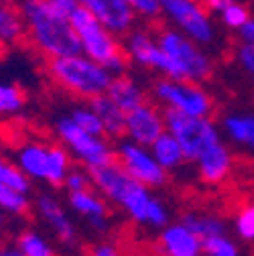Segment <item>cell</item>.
<instances>
[{"mask_svg":"<svg viewBox=\"0 0 254 256\" xmlns=\"http://www.w3.org/2000/svg\"><path fill=\"white\" fill-rule=\"evenodd\" d=\"M41 68L57 92L68 94L74 100L92 102L108 90V76L90 61L72 55H49L41 61Z\"/></svg>","mask_w":254,"mask_h":256,"instance_id":"1","label":"cell"},{"mask_svg":"<svg viewBox=\"0 0 254 256\" xmlns=\"http://www.w3.org/2000/svg\"><path fill=\"white\" fill-rule=\"evenodd\" d=\"M72 24L76 26L78 35L82 37V43L86 45V51L90 57L106 68H128L130 66V53L126 51L108 30L100 26L98 16L94 14L88 6L78 4L72 12Z\"/></svg>","mask_w":254,"mask_h":256,"instance_id":"2","label":"cell"},{"mask_svg":"<svg viewBox=\"0 0 254 256\" xmlns=\"http://www.w3.org/2000/svg\"><path fill=\"white\" fill-rule=\"evenodd\" d=\"M144 33H148L150 37H156L158 43L163 45V49L181 63L183 70L187 72V76L192 80H210L212 68H210L208 59L189 41L181 39L177 33L169 30V26L161 14L148 16V20L144 24Z\"/></svg>","mask_w":254,"mask_h":256,"instance_id":"3","label":"cell"},{"mask_svg":"<svg viewBox=\"0 0 254 256\" xmlns=\"http://www.w3.org/2000/svg\"><path fill=\"white\" fill-rule=\"evenodd\" d=\"M165 118L171 126V130L175 132V138L179 140L183 154L187 158H200L208 148L218 144L216 132L202 118L185 114L175 106L165 112Z\"/></svg>","mask_w":254,"mask_h":256,"instance_id":"4","label":"cell"},{"mask_svg":"<svg viewBox=\"0 0 254 256\" xmlns=\"http://www.w3.org/2000/svg\"><path fill=\"white\" fill-rule=\"evenodd\" d=\"M158 94L167 98L171 102V106L179 108L185 114H192V116H202L210 110V98L198 88L196 80L187 78V80H179L177 84L171 82H158L156 84Z\"/></svg>","mask_w":254,"mask_h":256,"instance_id":"5","label":"cell"},{"mask_svg":"<svg viewBox=\"0 0 254 256\" xmlns=\"http://www.w3.org/2000/svg\"><path fill=\"white\" fill-rule=\"evenodd\" d=\"M158 2H161L169 10V14L198 41L208 43L212 39V28H210L208 16L200 8L198 0H158Z\"/></svg>","mask_w":254,"mask_h":256,"instance_id":"6","label":"cell"},{"mask_svg":"<svg viewBox=\"0 0 254 256\" xmlns=\"http://www.w3.org/2000/svg\"><path fill=\"white\" fill-rule=\"evenodd\" d=\"M132 53L136 55V59L140 63H144V66H152V68H161L163 72H167L177 82L189 78L181 63L175 57H171L163 47L156 49L152 45V37L148 33H144V30L142 33L132 35Z\"/></svg>","mask_w":254,"mask_h":256,"instance_id":"7","label":"cell"},{"mask_svg":"<svg viewBox=\"0 0 254 256\" xmlns=\"http://www.w3.org/2000/svg\"><path fill=\"white\" fill-rule=\"evenodd\" d=\"M114 33H128L134 22V10L126 0H80Z\"/></svg>","mask_w":254,"mask_h":256,"instance_id":"8","label":"cell"},{"mask_svg":"<svg viewBox=\"0 0 254 256\" xmlns=\"http://www.w3.org/2000/svg\"><path fill=\"white\" fill-rule=\"evenodd\" d=\"M158 108L154 104H150V100L146 98L138 108H134L128 114V126L130 132L136 136V140L140 142H156L158 136L163 132V120L156 112Z\"/></svg>","mask_w":254,"mask_h":256,"instance_id":"9","label":"cell"},{"mask_svg":"<svg viewBox=\"0 0 254 256\" xmlns=\"http://www.w3.org/2000/svg\"><path fill=\"white\" fill-rule=\"evenodd\" d=\"M59 130H61V134L66 136L90 163H94V165H108V163H112V152H106L104 150V146L98 142V140H94V138H90V132H86L82 126H78L76 122H70V120H66V122H61V126H59Z\"/></svg>","mask_w":254,"mask_h":256,"instance_id":"10","label":"cell"},{"mask_svg":"<svg viewBox=\"0 0 254 256\" xmlns=\"http://www.w3.org/2000/svg\"><path fill=\"white\" fill-rule=\"evenodd\" d=\"M122 161H124V169L136 181H142L146 185H156L163 181V171L158 169V165H154L146 154H142L132 146H126L122 150Z\"/></svg>","mask_w":254,"mask_h":256,"instance_id":"11","label":"cell"},{"mask_svg":"<svg viewBox=\"0 0 254 256\" xmlns=\"http://www.w3.org/2000/svg\"><path fill=\"white\" fill-rule=\"evenodd\" d=\"M90 104H92L94 110L102 116L104 126H106L108 132H112L118 138H124L126 134L130 132L128 118H126V114L108 98V96H98V98H94Z\"/></svg>","mask_w":254,"mask_h":256,"instance_id":"12","label":"cell"},{"mask_svg":"<svg viewBox=\"0 0 254 256\" xmlns=\"http://www.w3.org/2000/svg\"><path fill=\"white\" fill-rule=\"evenodd\" d=\"M108 98L126 114V118H128V114L146 100V96H142L134 88V84H132L130 78L120 76L118 80L110 82V86H108Z\"/></svg>","mask_w":254,"mask_h":256,"instance_id":"13","label":"cell"},{"mask_svg":"<svg viewBox=\"0 0 254 256\" xmlns=\"http://www.w3.org/2000/svg\"><path fill=\"white\" fill-rule=\"evenodd\" d=\"M200 158H202V175L210 183H218L220 179H224V175L230 169V158L226 150L218 144L208 148Z\"/></svg>","mask_w":254,"mask_h":256,"instance_id":"14","label":"cell"},{"mask_svg":"<svg viewBox=\"0 0 254 256\" xmlns=\"http://www.w3.org/2000/svg\"><path fill=\"white\" fill-rule=\"evenodd\" d=\"M163 244L171 256H196L198 252V236L187 228H173L163 236Z\"/></svg>","mask_w":254,"mask_h":256,"instance_id":"15","label":"cell"},{"mask_svg":"<svg viewBox=\"0 0 254 256\" xmlns=\"http://www.w3.org/2000/svg\"><path fill=\"white\" fill-rule=\"evenodd\" d=\"M49 163H51L49 152H45V150L39 148V146L26 148V150L22 152V165L26 167V171H30L33 175L47 177V173H49Z\"/></svg>","mask_w":254,"mask_h":256,"instance_id":"16","label":"cell"},{"mask_svg":"<svg viewBox=\"0 0 254 256\" xmlns=\"http://www.w3.org/2000/svg\"><path fill=\"white\" fill-rule=\"evenodd\" d=\"M154 152H156V158L163 165H175L181 158V154H183V148H181L177 138L158 136V140L154 142Z\"/></svg>","mask_w":254,"mask_h":256,"instance_id":"17","label":"cell"},{"mask_svg":"<svg viewBox=\"0 0 254 256\" xmlns=\"http://www.w3.org/2000/svg\"><path fill=\"white\" fill-rule=\"evenodd\" d=\"M26 102V92L20 86L12 88H0V112L20 108Z\"/></svg>","mask_w":254,"mask_h":256,"instance_id":"18","label":"cell"},{"mask_svg":"<svg viewBox=\"0 0 254 256\" xmlns=\"http://www.w3.org/2000/svg\"><path fill=\"white\" fill-rule=\"evenodd\" d=\"M49 156H51V163H49L47 179L55 187H59L63 183V167H66V163H68V156H66V152H63L59 146H53L51 152H49Z\"/></svg>","mask_w":254,"mask_h":256,"instance_id":"19","label":"cell"},{"mask_svg":"<svg viewBox=\"0 0 254 256\" xmlns=\"http://www.w3.org/2000/svg\"><path fill=\"white\" fill-rule=\"evenodd\" d=\"M228 126H230V132H232L238 140L250 142V144L254 146V118H246V120L236 118V120H230Z\"/></svg>","mask_w":254,"mask_h":256,"instance_id":"20","label":"cell"},{"mask_svg":"<svg viewBox=\"0 0 254 256\" xmlns=\"http://www.w3.org/2000/svg\"><path fill=\"white\" fill-rule=\"evenodd\" d=\"M124 204L130 208V212H132L138 220H146V218H148V200H146V194L142 191V187H136L132 194L126 198Z\"/></svg>","mask_w":254,"mask_h":256,"instance_id":"21","label":"cell"},{"mask_svg":"<svg viewBox=\"0 0 254 256\" xmlns=\"http://www.w3.org/2000/svg\"><path fill=\"white\" fill-rule=\"evenodd\" d=\"M224 20H226L228 26L238 28V26H244L248 20H252V14H250V10L246 6L232 2L228 8H224Z\"/></svg>","mask_w":254,"mask_h":256,"instance_id":"22","label":"cell"},{"mask_svg":"<svg viewBox=\"0 0 254 256\" xmlns=\"http://www.w3.org/2000/svg\"><path fill=\"white\" fill-rule=\"evenodd\" d=\"M0 204L8 210H16V212H26V202L16 194V189L8 187L6 183L0 181Z\"/></svg>","mask_w":254,"mask_h":256,"instance_id":"23","label":"cell"},{"mask_svg":"<svg viewBox=\"0 0 254 256\" xmlns=\"http://www.w3.org/2000/svg\"><path fill=\"white\" fill-rule=\"evenodd\" d=\"M74 122H76L78 126H82L84 130H86V132H90V134H106V132H108V130H106V126H104V122H102L100 118H96L94 114L76 112Z\"/></svg>","mask_w":254,"mask_h":256,"instance_id":"24","label":"cell"},{"mask_svg":"<svg viewBox=\"0 0 254 256\" xmlns=\"http://www.w3.org/2000/svg\"><path fill=\"white\" fill-rule=\"evenodd\" d=\"M185 228L196 234L198 238H212V236H218L220 232V224L216 222H196V220H185Z\"/></svg>","mask_w":254,"mask_h":256,"instance_id":"25","label":"cell"},{"mask_svg":"<svg viewBox=\"0 0 254 256\" xmlns=\"http://www.w3.org/2000/svg\"><path fill=\"white\" fill-rule=\"evenodd\" d=\"M43 212L51 218V222H53L55 226L61 230V236H63V238H70V236H72V228L68 226L66 218H63V214L57 210V206H55V204H51L49 200H43Z\"/></svg>","mask_w":254,"mask_h":256,"instance_id":"26","label":"cell"},{"mask_svg":"<svg viewBox=\"0 0 254 256\" xmlns=\"http://www.w3.org/2000/svg\"><path fill=\"white\" fill-rule=\"evenodd\" d=\"M20 246H22V252L24 256H53L49 252V248L35 236H30V234H24L20 238Z\"/></svg>","mask_w":254,"mask_h":256,"instance_id":"27","label":"cell"},{"mask_svg":"<svg viewBox=\"0 0 254 256\" xmlns=\"http://www.w3.org/2000/svg\"><path fill=\"white\" fill-rule=\"evenodd\" d=\"M72 204L82 210V212H88V214H104V206L98 204V202H94L86 191H76V194L72 196Z\"/></svg>","mask_w":254,"mask_h":256,"instance_id":"28","label":"cell"},{"mask_svg":"<svg viewBox=\"0 0 254 256\" xmlns=\"http://www.w3.org/2000/svg\"><path fill=\"white\" fill-rule=\"evenodd\" d=\"M0 181L6 183L12 189H16V191H24L26 189V181L22 179V175L12 167H4L2 163H0Z\"/></svg>","mask_w":254,"mask_h":256,"instance_id":"29","label":"cell"},{"mask_svg":"<svg viewBox=\"0 0 254 256\" xmlns=\"http://www.w3.org/2000/svg\"><path fill=\"white\" fill-rule=\"evenodd\" d=\"M204 250H206V252H210V254H214V256H236L234 248H232L226 240H220L218 236L206 238Z\"/></svg>","mask_w":254,"mask_h":256,"instance_id":"30","label":"cell"},{"mask_svg":"<svg viewBox=\"0 0 254 256\" xmlns=\"http://www.w3.org/2000/svg\"><path fill=\"white\" fill-rule=\"evenodd\" d=\"M134 10H138L140 14L148 16H158L161 14V2L158 0H126Z\"/></svg>","mask_w":254,"mask_h":256,"instance_id":"31","label":"cell"},{"mask_svg":"<svg viewBox=\"0 0 254 256\" xmlns=\"http://www.w3.org/2000/svg\"><path fill=\"white\" fill-rule=\"evenodd\" d=\"M232 2H234V0H198V4H200V8L204 10L206 16H210L212 12L228 8Z\"/></svg>","mask_w":254,"mask_h":256,"instance_id":"32","label":"cell"},{"mask_svg":"<svg viewBox=\"0 0 254 256\" xmlns=\"http://www.w3.org/2000/svg\"><path fill=\"white\" fill-rule=\"evenodd\" d=\"M240 232L246 238H254V208H248L240 216Z\"/></svg>","mask_w":254,"mask_h":256,"instance_id":"33","label":"cell"},{"mask_svg":"<svg viewBox=\"0 0 254 256\" xmlns=\"http://www.w3.org/2000/svg\"><path fill=\"white\" fill-rule=\"evenodd\" d=\"M240 59L244 63V68L254 74V43H246L242 49H240Z\"/></svg>","mask_w":254,"mask_h":256,"instance_id":"34","label":"cell"},{"mask_svg":"<svg viewBox=\"0 0 254 256\" xmlns=\"http://www.w3.org/2000/svg\"><path fill=\"white\" fill-rule=\"evenodd\" d=\"M84 256H118V252L112 250V248H106V246H102V248L86 246L84 248Z\"/></svg>","mask_w":254,"mask_h":256,"instance_id":"35","label":"cell"},{"mask_svg":"<svg viewBox=\"0 0 254 256\" xmlns=\"http://www.w3.org/2000/svg\"><path fill=\"white\" fill-rule=\"evenodd\" d=\"M148 220H152L154 224H165V214L158 204H148Z\"/></svg>","mask_w":254,"mask_h":256,"instance_id":"36","label":"cell"},{"mask_svg":"<svg viewBox=\"0 0 254 256\" xmlns=\"http://www.w3.org/2000/svg\"><path fill=\"white\" fill-rule=\"evenodd\" d=\"M70 185L76 189V191H90V185L80 177V175H72V179H70Z\"/></svg>","mask_w":254,"mask_h":256,"instance_id":"37","label":"cell"},{"mask_svg":"<svg viewBox=\"0 0 254 256\" xmlns=\"http://www.w3.org/2000/svg\"><path fill=\"white\" fill-rule=\"evenodd\" d=\"M242 35H244V39H246L248 43H254V20H248V22L244 24Z\"/></svg>","mask_w":254,"mask_h":256,"instance_id":"38","label":"cell"},{"mask_svg":"<svg viewBox=\"0 0 254 256\" xmlns=\"http://www.w3.org/2000/svg\"><path fill=\"white\" fill-rule=\"evenodd\" d=\"M8 43H6V39H2L0 37V61H4L6 57H8Z\"/></svg>","mask_w":254,"mask_h":256,"instance_id":"39","label":"cell"},{"mask_svg":"<svg viewBox=\"0 0 254 256\" xmlns=\"http://www.w3.org/2000/svg\"><path fill=\"white\" fill-rule=\"evenodd\" d=\"M0 256H22V254H16V252H4V254H0Z\"/></svg>","mask_w":254,"mask_h":256,"instance_id":"40","label":"cell"}]
</instances>
